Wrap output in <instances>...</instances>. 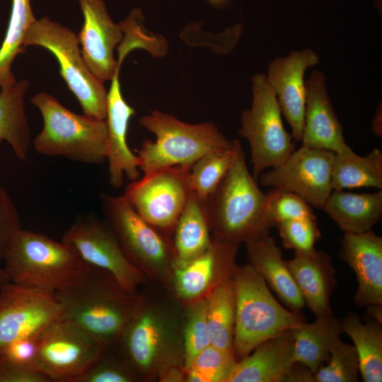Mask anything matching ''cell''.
I'll list each match as a JSON object with an SVG mask.
<instances>
[{
  "mask_svg": "<svg viewBox=\"0 0 382 382\" xmlns=\"http://www.w3.org/2000/svg\"><path fill=\"white\" fill-rule=\"evenodd\" d=\"M149 283L139 289L115 347L144 382L157 381L170 366L185 365L183 306L165 288Z\"/></svg>",
  "mask_w": 382,
  "mask_h": 382,
  "instance_id": "1",
  "label": "cell"
},
{
  "mask_svg": "<svg viewBox=\"0 0 382 382\" xmlns=\"http://www.w3.org/2000/svg\"><path fill=\"white\" fill-rule=\"evenodd\" d=\"M139 290H126L110 272L88 264L76 281L54 295L63 319L107 347H115Z\"/></svg>",
  "mask_w": 382,
  "mask_h": 382,
  "instance_id": "2",
  "label": "cell"
},
{
  "mask_svg": "<svg viewBox=\"0 0 382 382\" xmlns=\"http://www.w3.org/2000/svg\"><path fill=\"white\" fill-rule=\"evenodd\" d=\"M206 207L212 236L238 246L270 235L274 226L267 214L266 193L250 173L243 147Z\"/></svg>",
  "mask_w": 382,
  "mask_h": 382,
  "instance_id": "3",
  "label": "cell"
},
{
  "mask_svg": "<svg viewBox=\"0 0 382 382\" xmlns=\"http://www.w3.org/2000/svg\"><path fill=\"white\" fill-rule=\"evenodd\" d=\"M233 280L236 295L233 351L237 361L265 340L306 321L301 313L290 311L275 299L249 262L237 265Z\"/></svg>",
  "mask_w": 382,
  "mask_h": 382,
  "instance_id": "4",
  "label": "cell"
},
{
  "mask_svg": "<svg viewBox=\"0 0 382 382\" xmlns=\"http://www.w3.org/2000/svg\"><path fill=\"white\" fill-rule=\"evenodd\" d=\"M139 123L155 136L136 151L143 175L173 166L191 167L204 155L233 143L213 122L189 124L159 110L143 116Z\"/></svg>",
  "mask_w": 382,
  "mask_h": 382,
  "instance_id": "5",
  "label": "cell"
},
{
  "mask_svg": "<svg viewBox=\"0 0 382 382\" xmlns=\"http://www.w3.org/2000/svg\"><path fill=\"white\" fill-rule=\"evenodd\" d=\"M4 261L11 282L51 294L72 284L88 265L70 245L24 229L16 236Z\"/></svg>",
  "mask_w": 382,
  "mask_h": 382,
  "instance_id": "6",
  "label": "cell"
},
{
  "mask_svg": "<svg viewBox=\"0 0 382 382\" xmlns=\"http://www.w3.org/2000/svg\"><path fill=\"white\" fill-rule=\"evenodd\" d=\"M31 102L43 119V127L33 141L37 153L88 164H101L107 160L105 120L78 115L44 92L33 96Z\"/></svg>",
  "mask_w": 382,
  "mask_h": 382,
  "instance_id": "7",
  "label": "cell"
},
{
  "mask_svg": "<svg viewBox=\"0 0 382 382\" xmlns=\"http://www.w3.org/2000/svg\"><path fill=\"white\" fill-rule=\"evenodd\" d=\"M105 220L129 262L147 279L166 289L175 262L173 238L141 216L124 196L100 195Z\"/></svg>",
  "mask_w": 382,
  "mask_h": 382,
  "instance_id": "8",
  "label": "cell"
},
{
  "mask_svg": "<svg viewBox=\"0 0 382 382\" xmlns=\"http://www.w3.org/2000/svg\"><path fill=\"white\" fill-rule=\"evenodd\" d=\"M78 36L70 29L45 16L35 20L25 34L24 45H37L57 59L59 74L79 100L84 115L105 120L107 94L103 81L90 71L79 47Z\"/></svg>",
  "mask_w": 382,
  "mask_h": 382,
  "instance_id": "9",
  "label": "cell"
},
{
  "mask_svg": "<svg viewBox=\"0 0 382 382\" xmlns=\"http://www.w3.org/2000/svg\"><path fill=\"white\" fill-rule=\"evenodd\" d=\"M252 103L241 114L239 134L250 149L253 175L283 163L295 150L293 137L284 128L281 109L266 75L255 74L251 79Z\"/></svg>",
  "mask_w": 382,
  "mask_h": 382,
  "instance_id": "10",
  "label": "cell"
},
{
  "mask_svg": "<svg viewBox=\"0 0 382 382\" xmlns=\"http://www.w3.org/2000/svg\"><path fill=\"white\" fill-rule=\"evenodd\" d=\"M190 168L173 166L143 175L128 185L123 195L146 221L172 237L192 192Z\"/></svg>",
  "mask_w": 382,
  "mask_h": 382,
  "instance_id": "11",
  "label": "cell"
},
{
  "mask_svg": "<svg viewBox=\"0 0 382 382\" xmlns=\"http://www.w3.org/2000/svg\"><path fill=\"white\" fill-rule=\"evenodd\" d=\"M108 348L62 318L42 335L34 368L52 382H75Z\"/></svg>",
  "mask_w": 382,
  "mask_h": 382,
  "instance_id": "12",
  "label": "cell"
},
{
  "mask_svg": "<svg viewBox=\"0 0 382 382\" xmlns=\"http://www.w3.org/2000/svg\"><path fill=\"white\" fill-rule=\"evenodd\" d=\"M62 241L72 246L87 264L110 272L129 291L136 292L150 282L127 259L105 220L93 214L78 217Z\"/></svg>",
  "mask_w": 382,
  "mask_h": 382,
  "instance_id": "13",
  "label": "cell"
},
{
  "mask_svg": "<svg viewBox=\"0 0 382 382\" xmlns=\"http://www.w3.org/2000/svg\"><path fill=\"white\" fill-rule=\"evenodd\" d=\"M62 318L54 294L12 282L0 284V354L16 340L42 336Z\"/></svg>",
  "mask_w": 382,
  "mask_h": 382,
  "instance_id": "14",
  "label": "cell"
},
{
  "mask_svg": "<svg viewBox=\"0 0 382 382\" xmlns=\"http://www.w3.org/2000/svg\"><path fill=\"white\" fill-rule=\"evenodd\" d=\"M335 153L302 146L281 164L263 171L260 183L296 194L320 209L332 190V167Z\"/></svg>",
  "mask_w": 382,
  "mask_h": 382,
  "instance_id": "15",
  "label": "cell"
},
{
  "mask_svg": "<svg viewBox=\"0 0 382 382\" xmlns=\"http://www.w3.org/2000/svg\"><path fill=\"white\" fill-rule=\"evenodd\" d=\"M238 247L212 237L203 253L173 265L166 290L182 305L206 299L215 287L233 277Z\"/></svg>",
  "mask_w": 382,
  "mask_h": 382,
  "instance_id": "16",
  "label": "cell"
},
{
  "mask_svg": "<svg viewBox=\"0 0 382 382\" xmlns=\"http://www.w3.org/2000/svg\"><path fill=\"white\" fill-rule=\"evenodd\" d=\"M83 23L78 35L81 54L91 73L102 81L112 79L120 64L114 50L123 31L110 17L104 0H78Z\"/></svg>",
  "mask_w": 382,
  "mask_h": 382,
  "instance_id": "17",
  "label": "cell"
},
{
  "mask_svg": "<svg viewBox=\"0 0 382 382\" xmlns=\"http://www.w3.org/2000/svg\"><path fill=\"white\" fill-rule=\"evenodd\" d=\"M319 62L318 54L311 49L291 52L276 57L269 64L267 80L274 89L282 115L291 128V135L301 141L304 125L306 89L304 74Z\"/></svg>",
  "mask_w": 382,
  "mask_h": 382,
  "instance_id": "18",
  "label": "cell"
},
{
  "mask_svg": "<svg viewBox=\"0 0 382 382\" xmlns=\"http://www.w3.org/2000/svg\"><path fill=\"white\" fill-rule=\"evenodd\" d=\"M339 256L356 275L355 304H382V238L372 230L344 233Z\"/></svg>",
  "mask_w": 382,
  "mask_h": 382,
  "instance_id": "19",
  "label": "cell"
},
{
  "mask_svg": "<svg viewBox=\"0 0 382 382\" xmlns=\"http://www.w3.org/2000/svg\"><path fill=\"white\" fill-rule=\"evenodd\" d=\"M135 110L124 99L119 81V71L111 79L107 94L105 122L108 128L109 181L115 188L120 187L126 176L132 182L139 178V163L127 142L129 120Z\"/></svg>",
  "mask_w": 382,
  "mask_h": 382,
  "instance_id": "20",
  "label": "cell"
},
{
  "mask_svg": "<svg viewBox=\"0 0 382 382\" xmlns=\"http://www.w3.org/2000/svg\"><path fill=\"white\" fill-rule=\"evenodd\" d=\"M326 77L313 71L305 81L306 89L301 145L337 153L348 149L325 86Z\"/></svg>",
  "mask_w": 382,
  "mask_h": 382,
  "instance_id": "21",
  "label": "cell"
},
{
  "mask_svg": "<svg viewBox=\"0 0 382 382\" xmlns=\"http://www.w3.org/2000/svg\"><path fill=\"white\" fill-rule=\"evenodd\" d=\"M330 256L323 250L295 253L286 260L306 306L316 318L332 314L330 296L336 284L335 270Z\"/></svg>",
  "mask_w": 382,
  "mask_h": 382,
  "instance_id": "22",
  "label": "cell"
},
{
  "mask_svg": "<svg viewBox=\"0 0 382 382\" xmlns=\"http://www.w3.org/2000/svg\"><path fill=\"white\" fill-rule=\"evenodd\" d=\"M295 362L291 330L270 338L238 361L226 382H281Z\"/></svg>",
  "mask_w": 382,
  "mask_h": 382,
  "instance_id": "23",
  "label": "cell"
},
{
  "mask_svg": "<svg viewBox=\"0 0 382 382\" xmlns=\"http://www.w3.org/2000/svg\"><path fill=\"white\" fill-rule=\"evenodd\" d=\"M245 244L248 262L270 290L288 309L301 313L306 306L304 300L275 239L267 235Z\"/></svg>",
  "mask_w": 382,
  "mask_h": 382,
  "instance_id": "24",
  "label": "cell"
},
{
  "mask_svg": "<svg viewBox=\"0 0 382 382\" xmlns=\"http://www.w3.org/2000/svg\"><path fill=\"white\" fill-rule=\"evenodd\" d=\"M320 209L343 233L370 231L382 216V190L371 193L333 190Z\"/></svg>",
  "mask_w": 382,
  "mask_h": 382,
  "instance_id": "25",
  "label": "cell"
},
{
  "mask_svg": "<svg viewBox=\"0 0 382 382\" xmlns=\"http://www.w3.org/2000/svg\"><path fill=\"white\" fill-rule=\"evenodd\" d=\"M175 264L185 262L203 253L212 239L206 200L193 192L182 211L172 236Z\"/></svg>",
  "mask_w": 382,
  "mask_h": 382,
  "instance_id": "26",
  "label": "cell"
},
{
  "mask_svg": "<svg viewBox=\"0 0 382 382\" xmlns=\"http://www.w3.org/2000/svg\"><path fill=\"white\" fill-rule=\"evenodd\" d=\"M294 361L308 368L314 375L330 357L333 340L343 332L342 320L333 314L306 321L291 330Z\"/></svg>",
  "mask_w": 382,
  "mask_h": 382,
  "instance_id": "27",
  "label": "cell"
},
{
  "mask_svg": "<svg viewBox=\"0 0 382 382\" xmlns=\"http://www.w3.org/2000/svg\"><path fill=\"white\" fill-rule=\"evenodd\" d=\"M349 311L342 320L343 332L353 341L364 382L382 381V323Z\"/></svg>",
  "mask_w": 382,
  "mask_h": 382,
  "instance_id": "28",
  "label": "cell"
},
{
  "mask_svg": "<svg viewBox=\"0 0 382 382\" xmlns=\"http://www.w3.org/2000/svg\"><path fill=\"white\" fill-rule=\"evenodd\" d=\"M373 187L382 190V151L374 149L359 156L348 149L335 153L332 167V190Z\"/></svg>",
  "mask_w": 382,
  "mask_h": 382,
  "instance_id": "29",
  "label": "cell"
},
{
  "mask_svg": "<svg viewBox=\"0 0 382 382\" xmlns=\"http://www.w3.org/2000/svg\"><path fill=\"white\" fill-rule=\"evenodd\" d=\"M28 82L22 80L14 85L1 88L0 145L6 141L20 160L28 157L30 129L24 106V96Z\"/></svg>",
  "mask_w": 382,
  "mask_h": 382,
  "instance_id": "30",
  "label": "cell"
},
{
  "mask_svg": "<svg viewBox=\"0 0 382 382\" xmlns=\"http://www.w3.org/2000/svg\"><path fill=\"white\" fill-rule=\"evenodd\" d=\"M206 300L211 345L233 352L236 295L233 277L215 287Z\"/></svg>",
  "mask_w": 382,
  "mask_h": 382,
  "instance_id": "31",
  "label": "cell"
},
{
  "mask_svg": "<svg viewBox=\"0 0 382 382\" xmlns=\"http://www.w3.org/2000/svg\"><path fill=\"white\" fill-rule=\"evenodd\" d=\"M30 0H11V11L6 33L0 47V87L14 85L16 81L11 65L18 54L25 52V34L35 21Z\"/></svg>",
  "mask_w": 382,
  "mask_h": 382,
  "instance_id": "32",
  "label": "cell"
},
{
  "mask_svg": "<svg viewBox=\"0 0 382 382\" xmlns=\"http://www.w3.org/2000/svg\"><path fill=\"white\" fill-rule=\"evenodd\" d=\"M241 147L240 141L234 139L229 148L209 152L195 162L189 174L191 192L207 200L233 166Z\"/></svg>",
  "mask_w": 382,
  "mask_h": 382,
  "instance_id": "33",
  "label": "cell"
},
{
  "mask_svg": "<svg viewBox=\"0 0 382 382\" xmlns=\"http://www.w3.org/2000/svg\"><path fill=\"white\" fill-rule=\"evenodd\" d=\"M236 362L233 352L210 345L185 366V382H226Z\"/></svg>",
  "mask_w": 382,
  "mask_h": 382,
  "instance_id": "34",
  "label": "cell"
},
{
  "mask_svg": "<svg viewBox=\"0 0 382 382\" xmlns=\"http://www.w3.org/2000/svg\"><path fill=\"white\" fill-rule=\"evenodd\" d=\"M327 365L314 374V382H357L359 378L358 356L354 345L336 337L330 346Z\"/></svg>",
  "mask_w": 382,
  "mask_h": 382,
  "instance_id": "35",
  "label": "cell"
},
{
  "mask_svg": "<svg viewBox=\"0 0 382 382\" xmlns=\"http://www.w3.org/2000/svg\"><path fill=\"white\" fill-rule=\"evenodd\" d=\"M183 306V345L185 366L211 345L207 320V300L200 299Z\"/></svg>",
  "mask_w": 382,
  "mask_h": 382,
  "instance_id": "36",
  "label": "cell"
},
{
  "mask_svg": "<svg viewBox=\"0 0 382 382\" xmlns=\"http://www.w3.org/2000/svg\"><path fill=\"white\" fill-rule=\"evenodd\" d=\"M136 372L115 347L108 348L75 382H139Z\"/></svg>",
  "mask_w": 382,
  "mask_h": 382,
  "instance_id": "37",
  "label": "cell"
},
{
  "mask_svg": "<svg viewBox=\"0 0 382 382\" xmlns=\"http://www.w3.org/2000/svg\"><path fill=\"white\" fill-rule=\"evenodd\" d=\"M266 210L274 226L285 221L316 217L311 205L301 197L277 188L266 193Z\"/></svg>",
  "mask_w": 382,
  "mask_h": 382,
  "instance_id": "38",
  "label": "cell"
},
{
  "mask_svg": "<svg viewBox=\"0 0 382 382\" xmlns=\"http://www.w3.org/2000/svg\"><path fill=\"white\" fill-rule=\"evenodd\" d=\"M282 244L295 253H309L316 250L315 245L320 237L316 217L293 219L278 223Z\"/></svg>",
  "mask_w": 382,
  "mask_h": 382,
  "instance_id": "39",
  "label": "cell"
},
{
  "mask_svg": "<svg viewBox=\"0 0 382 382\" xmlns=\"http://www.w3.org/2000/svg\"><path fill=\"white\" fill-rule=\"evenodd\" d=\"M22 229L18 210L9 194L0 186V260H4Z\"/></svg>",
  "mask_w": 382,
  "mask_h": 382,
  "instance_id": "40",
  "label": "cell"
},
{
  "mask_svg": "<svg viewBox=\"0 0 382 382\" xmlns=\"http://www.w3.org/2000/svg\"><path fill=\"white\" fill-rule=\"evenodd\" d=\"M42 336L24 338L12 342L0 354V359L35 369L34 361Z\"/></svg>",
  "mask_w": 382,
  "mask_h": 382,
  "instance_id": "41",
  "label": "cell"
},
{
  "mask_svg": "<svg viewBox=\"0 0 382 382\" xmlns=\"http://www.w3.org/2000/svg\"><path fill=\"white\" fill-rule=\"evenodd\" d=\"M0 382H52L44 374L28 366L0 359Z\"/></svg>",
  "mask_w": 382,
  "mask_h": 382,
  "instance_id": "42",
  "label": "cell"
},
{
  "mask_svg": "<svg viewBox=\"0 0 382 382\" xmlns=\"http://www.w3.org/2000/svg\"><path fill=\"white\" fill-rule=\"evenodd\" d=\"M186 369L183 364L172 365L166 368L158 376L159 382H185Z\"/></svg>",
  "mask_w": 382,
  "mask_h": 382,
  "instance_id": "43",
  "label": "cell"
},
{
  "mask_svg": "<svg viewBox=\"0 0 382 382\" xmlns=\"http://www.w3.org/2000/svg\"><path fill=\"white\" fill-rule=\"evenodd\" d=\"M285 381L314 382L313 374L302 364L294 362L286 376Z\"/></svg>",
  "mask_w": 382,
  "mask_h": 382,
  "instance_id": "44",
  "label": "cell"
},
{
  "mask_svg": "<svg viewBox=\"0 0 382 382\" xmlns=\"http://www.w3.org/2000/svg\"><path fill=\"white\" fill-rule=\"evenodd\" d=\"M366 307L367 316L382 323V304H372Z\"/></svg>",
  "mask_w": 382,
  "mask_h": 382,
  "instance_id": "45",
  "label": "cell"
},
{
  "mask_svg": "<svg viewBox=\"0 0 382 382\" xmlns=\"http://www.w3.org/2000/svg\"><path fill=\"white\" fill-rule=\"evenodd\" d=\"M372 129L375 135L378 137H381L382 129H381V106L378 107L376 114L374 115L373 122H372Z\"/></svg>",
  "mask_w": 382,
  "mask_h": 382,
  "instance_id": "46",
  "label": "cell"
},
{
  "mask_svg": "<svg viewBox=\"0 0 382 382\" xmlns=\"http://www.w3.org/2000/svg\"><path fill=\"white\" fill-rule=\"evenodd\" d=\"M11 282V279L4 268H0V284Z\"/></svg>",
  "mask_w": 382,
  "mask_h": 382,
  "instance_id": "47",
  "label": "cell"
}]
</instances>
